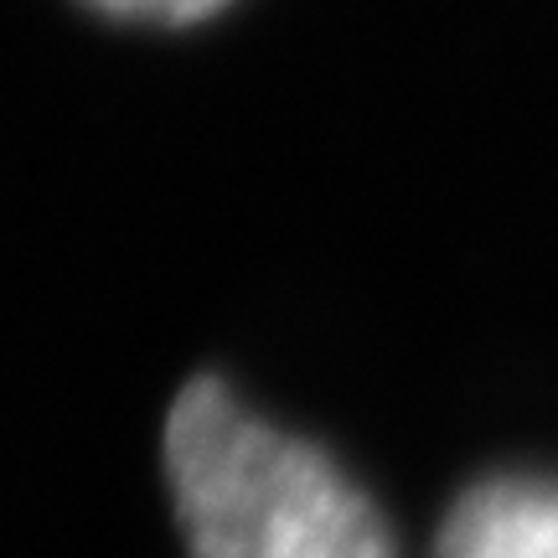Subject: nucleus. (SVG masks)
<instances>
[{"instance_id":"obj_1","label":"nucleus","mask_w":558,"mask_h":558,"mask_svg":"<svg viewBox=\"0 0 558 558\" xmlns=\"http://www.w3.org/2000/svg\"><path fill=\"white\" fill-rule=\"evenodd\" d=\"M166 486L192 558H399L373 497L320 445L192 378L166 414Z\"/></svg>"},{"instance_id":"obj_2","label":"nucleus","mask_w":558,"mask_h":558,"mask_svg":"<svg viewBox=\"0 0 558 558\" xmlns=\"http://www.w3.org/2000/svg\"><path fill=\"white\" fill-rule=\"evenodd\" d=\"M435 558H558V481H476L439 522Z\"/></svg>"},{"instance_id":"obj_3","label":"nucleus","mask_w":558,"mask_h":558,"mask_svg":"<svg viewBox=\"0 0 558 558\" xmlns=\"http://www.w3.org/2000/svg\"><path fill=\"white\" fill-rule=\"evenodd\" d=\"M99 5L109 16H124V21H160V26H181V21H202L222 11L228 0H88Z\"/></svg>"}]
</instances>
